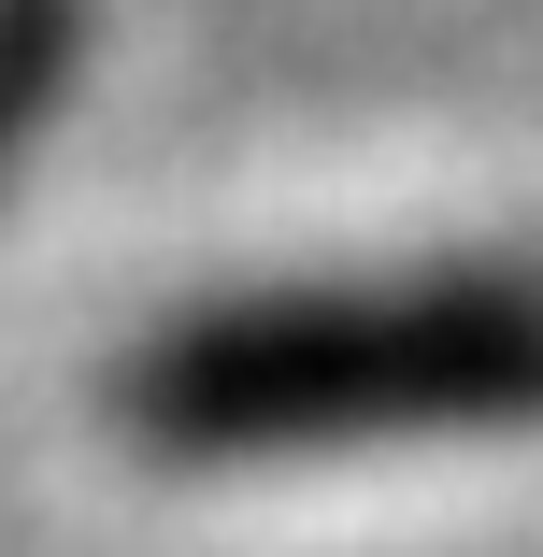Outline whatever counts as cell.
<instances>
[{
    "mask_svg": "<svg viewBox=\"0 0 543 557\" xmlns=\"http://www.w3.org/2000/svg\"><path fill=\"white\" fill-rule=\"evenodd\" d=\"M115 429L158 458H358L543 429V258L200 300L115 358Z\"/></svg>",
    "mask_w": 543,
    "mask_h": 557,
    "instance_id": "1",
    "label": "cell"
},
{
    "mask_svg": "<svg viewBox=\"0 0 543 557\" xmlns=\"http://www.w3.org/2000/svg\"><path fill=\"white\" fill-rule=\"evenodd\" d=\"M44 86H58V0H0V158L29 144Z\"/></svg>",
    "mask_w": 543,
    "mask_h": 557,
    "instance_id": "2",
    "label": "cell"
}]
</instances>
